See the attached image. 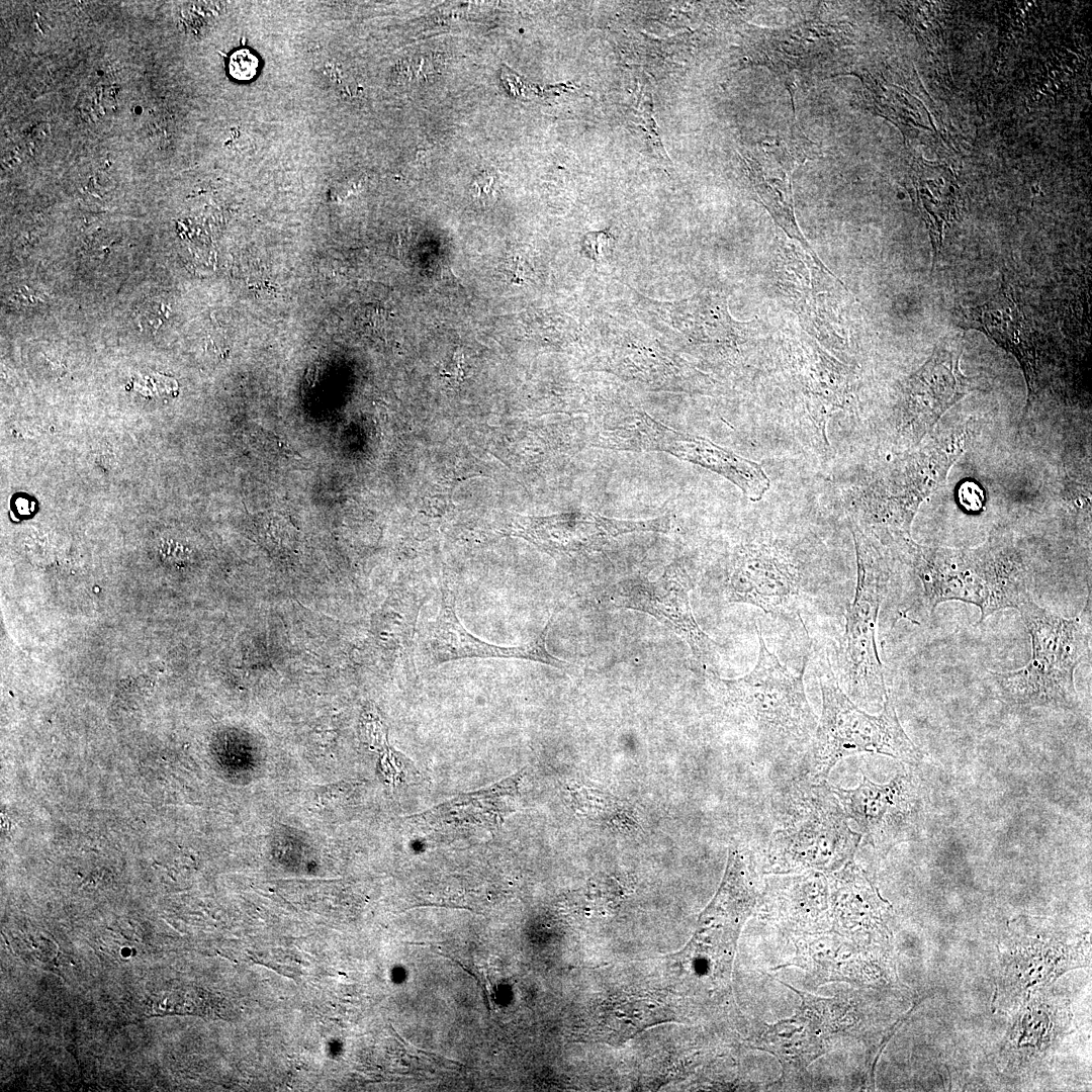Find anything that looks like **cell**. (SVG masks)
<instances>
[{
    "label": "cell",
    "instance_id": "obj_14",
    "mask_svg": "<svg viewBox=\"0 0 1092 1092\" xmlns=\"http://www.w3.org/2000/svg\"><path fill=\"white\" fill-rule=\"evenodd\" d=\"M643 449L666 452L720 474L751 500L762 498L770 486L767 474L758 463L706 438L675 431L657 421L646 430Z\"/></svg>",
    "mask_w": 1092,
    "mask_h": 1092
},
{
    "label": "cell",
    "instance_id": "obj_19",
    "mask_svg": "<svg viewBox=\"0 0 1092 1092\" xmlns=\"http://www.w3.org/2000/svg\"><path fill=\"white\" fill-rule=\"evenodd\" d=\"M258 66L257 57L246 49L233 53L229 62L230 74L241 81L252 79L257 73Z\"/></svg>",
    "mask_w": 1092,
    "mask_h": 1092
},
{
    "label": "cell",
    "instance_id": "obj_8",
    "mask_svg": "<svg viewBox=\"0 0 1092 1092\" xmlns=\"http://www.w3.org/2000/svg\"><path fill=\"white\" fill-rule=\"evenodd\" d=\"M831 789L846 816L856 822L861 835L876 849L888 852L919 834L924 799L913 775L899 774L884 785L863 775L855 789Z\"/></svg>",
    "mask_w": 1092,
    "mask_h": 1092
},
{
    "label": "cell",
    "instance_id": "obj_16",
    "mask_svg": "<svg viewBox=\"0 0 1092 1092\" xmlns=\"http://www.w3.org/2000/svg\"><path fill=\"white\" fill-rule=\"evenodd\" d=\"M524 770L490 788L457 797L422 816L433 822L492 825L510 809L507 803L516 796Z\"/></svg>",
    "mask_w": 1092,
    "mask_h": 1092
},
{
    "label": "cell",
    "instance_id": "obj_6",
    "mask_svg": "<svg viewBox=\"0 0 1092 1092\" xmlns=\"http://www.w3.org/2000/svg\"><path fill=\"white\" fill-rule=\"evenodd\" d=\"M861 834L825 782L791 788L776 808L767 856L779 867H833L851 858Z\"/></svg>",
    "mask_w": 1092,
    "mask_h": 1092
},
{
    "label": "cell",
    "instance_id": "obj_17",
    "mask_svg": "<svg viewBox=\"0 0 1092 1092\" xmlns=\"http://www.w3.org/2000/svg\"><path fill=\"white\" fill-rule=\"evenodd\" d=\"M760 161L749 155H746L744 159L748 165L751 179L761 200L768 208L778 224H780L791 238L798 240L805 247V250L811 254L814 261L819 264L822 269L826 270L800 233L796 223L791 183L788 180L787 172L780 168L779 170H775L769 161L766 160L762 154H760Z\"/></svg>",
    "mask_w": 1092,
    "mask_h": 1092
},
{
    "label": "cell",
    "instance_id": "obj_20",
    "mask_svg": "<svg viewBox=\"0 0 1092 1092\" xmlns=\"http://www.w3.org/2000/svg\"><path fill=\"white\" fill-rule=\"evenodd\" d=\"M493 177L488 175H482L477 178L473 184L474 195L478 199L483 197H491L493 193Z\"/></svg>",
    "mask_w": 1092,
    "mask_h": 1092
},
{
    "label": "cell",
    "instance_id": "obj_7",
    "mask_svg": "<svg viewBox=\"0 0 1092 1092\" xmlns=\"http://www.w3.org/2000/svg\"><path fill=\"white\" fill-rule=\"evenodd\" d=\"M968 438V430L961 429L933 440L901 476L890 477L886 486H880L878 502L867 504L861 521L854 522L855 525L882 545H896L911 538L912 522L919 506L946 479Z\"/></svg>",
    "mask_w": 1092,
    "mask_h": 1092
},
{
    "label": "cell",
    "instance_id": "obj_10",
    "mask_svg": "<svg viewBox=\"0 0 1092 1092\" xmlns=\"http://www.w3.org/2000/svg\"><path fill=\"white\" fill-rule=\"evenodd\" d=\"M805 593L802 574L789 556L761 542L737 551L725 586L729 603L752 605L777 617L799 616Z\"/></svg>",
    "mask_w": 1092,
    "mask_h": 1092
},
{
    "label": "cell",
    "instance_id": "obj_12",
    "mask_svg": "<svg viewBox=\"0 0 1092 1092\" xmlns=\"http://www.w3.org/2000/svg\"><path fill=\"white\" fill-rule=\"evenodd\" d=\"M669 529L668 516L633 521L606 518L593 512H576L541 518H518L508 532L554 555L590 553L599 551L611 539L623 534L666 533Z\"/></svg>",
    "mask_w": 1092,
    "mask_h": 1092
},
{
    "label": "cell",
    "instance_id": "obj_18",
    "mask_svg": "<svg viewBox=\"0 0 1092 1092\" xmlns=\"http://www.w3.org/2000/svg\"><path fill=\"white\" fill-rule=\"evenodd\" d=\"M575 808L592 821L618 830L638 826L631 809L612 793L596 786H579L574 790Z\"/></svg>",
    "mask_w": 1092,
    "mask_h": 1092
},
{
    "label": "cell",
    "instance_id": "obj_4",
    "mask_svg": "<svg viewBox=\"0 0 1092 1092\" xmlns=\"http://www.w3.org/2000/svg\"><path fill=\"white\" fill-rule=\"evenodd\" d=\"M826 661L819 675L822 712L810 747L813 781L824 782L839 760L862 752L918 762L922 754L900 724L891 694L882 711L871 715L844 693Z\"/></svg>",
    "mask_w": 1092,
    "mask_h": 1092
},
{
    "label": "cell",
    "instance_id": "obj_5",
    "mask_svg": "<svg viewBox=\"0 0 1092 1092\" xmlns=\"http://www.w3.org/2000/svg\"><path fill=\"white\" fill-rule=\"evenodd\" d=\"M856 552V585L846 614L839 655V678L855 704H883L888 694L877 645L879 614L892 570L883 545L851 522Z\"/></svg>",
    "mask_w": 1092,
    "mask_h": 1092
},
{
    "label": "cell",
    "instance_id": "obj_3",
    "mask_svg": "<svg viewBox=\"0 0 1092 1092\" xmlns=\"http://www.w3.org/2000/svg\"><path fill=\"white\" fill-rule=\"evenodd\" d=\"M759 652L754 667L737 678H723L715 668L705 669L718 703L735 719L770 744L804 745L811 742L817 718L807 700L804 667L794 673L767 649L756 627Z\"/></svg>",
    "mask_w": 1092,
    "mask_h": 1092
},
{
    "label": "cell",
    "instance_id": "obj_11",
    "mask_svg": "<svg viewBox=\"0 0 1092 1092\" xmlns=\"http://www.w3.org/2000/svg\"><path fill=\"white\" fill-rule=\"evenodd\" d=\"M554 615L535 639L518 646H500L473 636L459 621L455 598L451 589H441L438 615L429 622L418 640L419 652L428 665H437L465 658H516L544 663L564 669L567 661L553 656L546 648V638Z\"/></svg>",
    "mask_w": 1092,
    "mask_h": 1092
},
{
    "label": "cell",
    "instance_id": "obj_2",
    "mask_svg": "<svg viewBox=\"0 0 1092 1092\" xmlns=\"http://www.w3.org/2000/svg\"><path fill=\"white\" fill-rule=\"evenodd\" d=\"M1017 611L1030 637L1031 656L1021 668L989 670L986 680L993 694L1015 709L1077 710L1075 672L1088 650L1084 617L1066 618L1032 597Z\"/></svg>",
    "mask_w": 1092,
    "mask_h": 1092
},
{
    "label": "cell",
    "instance_id": "obj_13",
    "mask_svg": "<svg viewBox=\"0 0 1092 1092\" xmlns=\"http://www.w3.org/2000/svg\"><path fill=\"white\" fill-rule=\"evenodd\" d=\"M962 351L960 343L937 345L904 387L905 423L920 437L972 390L970 380L960 368Z\"/></svg>",
    "mask_w": 1092,
    "mask_h": 1092
},
{
    "label": "cell",
    "instance_id": "obj_9",
    "mask_svg": "<svg viewBox=\"0 0 1092 1092\" xmlns=\"http://www.w3.org/2000/svg\"><path fill=\"white\" fill-rule=\"evenodd\" d=\"M689 593V577L672 564L655 580L632 578L619 582L608 589L604 600L608 606L652 616L686 641L705 669L714 668L719 646L696 621Z\"/></svg>",
    "mask_w": 1092,
    "mask_h": 1092
},
{
    "label": "cell",
    "instance_id": "obj_15",
    "mask_svg": "<svg viewBox=\"0 0 1092 1092\" xmlns=\"http://www.w3.org/2000/svg\"><path fill=\"white\" fill-rule=\"evenodd\" d=\"M958 325L981 331L1018 360L1028 386L1029 398L1036 391L1038 354L1034 331L1011 287L1002 286L984 303L960 308Z\"/></svg>",
    "mask_w": 1092,
    "mask_h": 1092
},
{
    "label": "cell",
    "instance_id": "obj_1",
    "mask_svg": "<svg viewBox=\"0 0 1092 1092\" xmlns=\"http://www.w3.org/2000/svg\"><path fill=\"white\" fill-rule=\"evenodd\" d=\"M917 575L926 608L958 601L980 610L978 623L1018 610L1032 597L1027 560L1008 536H990L975 548L929 546L905 539L896 546Z\"/></svg>",
    "mask_w": 1092,
    "mask_h": 1092
}]
</instances>
